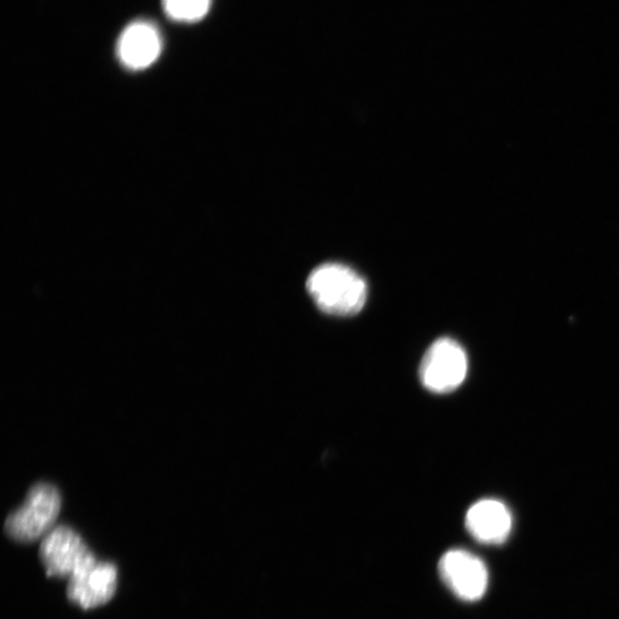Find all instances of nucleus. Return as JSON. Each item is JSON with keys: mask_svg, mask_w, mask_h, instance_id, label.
Here are the masks:
<instances>
[{"mask_svg": "<svg viewBox=\"0 0 619 619\" xmlns=\"http://www.w3.org/2000/svg\"><path fill=\"white\" fill-rule=\"evenodd\" d=\"M306 290L323 313L350 317L360 314L367 300V283L351 268L326 264L306 280Z\"/></svg>", "mask_w": 619, "mask_h": 619, "instance_id": "obj_1", "label": "nucleus"}, {"mask_svg": "<svg viewBox=\"0 0 619 619\" xmlns=\"http://www.w3.org/2000/svg\"><path fill=\"white\" fill-rule=\"evenodd\" d=\"M166 15L178 22L194 23L209 12L211 0H162Z\"/></svg>", "mask_w": 619, "mask_h": 619, "instance_id": "obj_9", "label": "nucleus"}, {"mask_svg": "<svg viewBox=\"0 0 619 619\" xmlns=\"http://www.w3.org/2000/svg\"><path fill=\"white\" fill-rule=\"evenodd\" d=\"M440 574L447 587L465 602H478L487 592L486 563L465 550H451L440 561Z\"/></svg>", "mask_w": 619, "mask_h": 619, "instance_id": "obj_5", "label": "nucleus"}, {"mask_svg": "<svg viewBox=\"0 0 619 619\" xmlns=\"http://www.w3.org/2000/svg\"><path fill=\"white\" fill-rule=\"evenodd\" d=\"M466 528L476 540L499 545L510 537L513 517L504 503L495 499H483L468 510Z\"/></svg>", "mask_w": 619, "mask_h": 619, "instance_id": "obj_7", "label": "nucleus"}, {"mask_svg": "<svg viewBox=\"0 0 619 619\" xmlns=\"http://www.w3.org/2000/svg\"><path fill=\"white\" fill-rule=\"evenodd\" d=\"M162 51L159 30L149 21L131 23L118 39L117 54L121 62L135 70L150 67Z\"/></svg>", "mask_w": 619, "mask_h": 619, "instance_id": "obj_8", "label": "nucleus"}, {"mask_svg": "<svg viewBox=\"0 0 619 619\" xmlns=\"http://www.w3.org/2000/svg\"><path fill=\"white\" fill-rule=\"evenodd\" d=\"M467 372L464 348L455 340L443 338L427 350L420 366V379L425 389L448 394L464 384Z\"/></svg>", "mask_w": 619, "mask_h": 619, "instance_id": "obj_4", "label": "nucleus"}, {"mask_svg": "<svg viewBox=\"0 0 619 619\" xmlns=\"http://www.w3.org/2000/svg\"><path fill=\"white\" fill-rule=\"evenodd\" d=\"M61 511V495L51 484L34 486L19 510L5 522L7 535L22 544H31L55 529Z\"/></svg>", "mask_w": 619, "mask_h": 619, "instance_id": "obj_2", "label": "nucleus"}, {"mask_svg": "<svg viewBox=\"0 0 619 619\" xmlns=\"http://www.w3.org/2000/svg\"><path fill=\"white\" fill-rule=\"evenodd\" d=\"M39 559L47 577L68 580L98 562L82 537L66 526L56 527L43 538Z\"/></svg>", "mask_w": 619, "mask_h": 619, "instance_id": "obj_3", "label": "nucleus"}, {"mask_svg": "<svg viewBox=\"0 0 619 619\" xmlns=\"http://www.w3.org/2000/svg\"><path fill=\"white\" fill-rule=\"evenodd\" d=\"M117 568L110 562H97L69 579L67 597L84 610L109 603L117 589Z\"/></svg>", "mask_w": 619, "mask_h": 619, "instance_id": "obj_6", "label": "nucleus"}]
</instances>
